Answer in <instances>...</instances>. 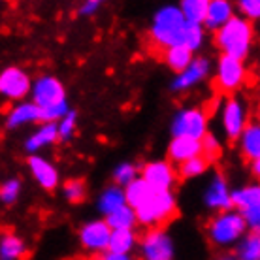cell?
<instances>
[{"instance_id":"1","label":"cell","mask_w":260,"mask_h":260,"mask_svg":"<svg viewBox=\"0 0 260 260\" xmlns=\"http://www.w3.org/2000/svg\"><path fill=\"white\" fill-rule=\"evenodd\" d=\"M254 26L240 15H234L226 25L215 30V46L226 57L245 60L253 49Z\"/></svg>"},{"instance_id":"2","label":"cell","mask_w":260,"mask_h":260,"mask_svg":"<svg viewBox=\"0 0 260 260\" xmlns=\"http://www.w3.org/2000/svg\"><path fill=\"white\" fill-rule=\"evenodd\" d=\"M187 23L177 6H164L156 10L149 26V38L160 51L174 46H181Z\"/></svg>"},{"instance_id":"3","label":"cell","mask_w":260,"mask_h":260,"mask_svg":"<svg viewBox=\"0 0 260 260\" xmlns=\"http://www.w3.org/2000/svg\"><path fill=\"white\" fill-rule=\"evenodd\" d=\"M247 234V226L236 209L217 213L208 224V238L217 247H230Z\"/></svg>"},{"instance_id":"4","label":"cell","mask_w":260,"mask_h":260,"mask_svg":"<svg viewBox=\"0 0 260 260\" xmlns=\"http://www.w3.org/2000/svg\"><path fill=\"white\" fill-rule=\"evenodd\" d=\"M136 213V222L143 226L160 228V224L166 222L177 215V200L172 192H153V194L143 202Z\"/></svg>"},{"instance_id":"5","label":"cell","mask_w":260,"mask_h":260,"mask_svg":"<svg viewBox=\"0 0 260 260\" xmlns=\"http://www.w3.org/2000/svg\"><path fill=\"white\" fill-rule=\"evenodd\" d=\"M245 79H247V68H245L243 60L232 59L226 55L219 57L215 83L222 94H228V96L236 94L241 89V85L245 83Z\"/></svg>"},{"instance_id":"6","label":"cell","mask_w":260,"mask_h":260,"mask_svg":"<svg viewBox=\"0 0 260 260\" xmlns=\"http://www.w3.org/2000/svg\"><path fill=\"white\" fill-rule=\"evenodd\" d=\"M221 119H222V130H224L226 138L236 142L249 123V108L245 98L240 96V94L226 96L221 111Z\"/></svg>"},{"instance_id":"7","label":"cell","mask_w":260,"mask_h":260,"mask_svg":"<svg viewBox=\"0 0 260 260\" xmlns=\"http://www.w3.org/2000/svg\"><path fill=\"white\" fill-rule=\"evenodd\" d=\"M208 134V115L200 108H185L172 121V136L192 138L200 142Z\"/></svg>"},{"instance_id":"8","label":"cell","mask_w":260,"mask_h":260,"mask_svg":"<svg viewBox=\"0 0 260 260\" xmlns=\"http://www.w3.org/2000/svg\"><path fill=\"white\" fill-rule=\"evenodd\" d=\"M142 260H174V241L162 228H151L140 241Z\"/></svg>"},{"instance_id":"9","label":"cell","mask_w":260,"mask_h":260,"mask_svg":"<svg viewBox=\"0 0 260 260\" xmlns=\"http://www.w3.org/2000/svg\"><path fill=\"white\" fill-rule=\"evenodd\" d=\"M30 94H32V104H36L40 110H46L51 106L62 104L66 102V89L60 83V79L55 76H42L32 83L30 87Z\"/></svg>"},{"instance_id":"10","label":"cell","mask_w":260,"mask_h":260,"mask_svg":"<svg viewBox=\"0 0 260 260\" xmlns=\"http://www.w3.org/2000/svg\"><path fill=\"white\" fill-rule=\"evenodd\" d=\"M30 76L17 66H8L0 72V96L19 102L30 94Z\"/></svg>"},{"instance_id":"11","label":"cell","mask_w":260,"mask_h":260,"mask_svg":"<svg viewBox=\"0 0 260 260\" xmlns=\"http://www.w3.org/2000/svg\"><path fill=\"white\" fill-rule=\"evenodd\" d=\"M140 177L155 192H172V187L176 185L177 179L174 166L166 160H153V162L143 164Z\"/></svg>"},{"instance_id":"12","label":"cell","mask_w":260,"mask_h":260,"mask_svg":"<svg viewBox=\"0 0 260 260\" xmlns=\"http://www.w3.org/2000/svg\"><path fill=\"white\" fill-rule=\"evenodd\" d=\"M111 230L104 222V219H94V221L85 222L79 228V241L83 249L91 251V253H102L108 251V243H110Z\"/></svg>"},{"instance_id":"13","label":"cell","mask_w":260,"mask_h":260,"mask_svg":"<svg viewBox=\"0 0 260 260\" xmlns=\"http://www.w3.org/2000/svg\"><path fill=\"white\" fill-rule=\"evenodd\" d=\"M209 70H211L209 59H206V57H194V59L190 60V64L181 74H177L176 79L172 81V91H189L194 85H198L200 81L208 78Z\"/></svg>"},{"instance_id":"14","label":"cell","mask_w":260,"mask_h":260,"mask_svg":"<svg viewBox=\"0 0 260 260\" xmlns=\"http://www.w3.org/2000/svg\"><path fill=\"white\" fill-rule=\"evenodd\" d=\"M230 187L222 174H215L213 179L209 181L208 189L204 192V204L209 209H213L217 213L232 209V200H230Z\"/></svg>"},{"instance_id":"15","label":"cell","mask_w":260,"mask_h":260,"mask_svg":"<svg viewBox=\"0 0 260 260\" xmlns=\"http://www.w3.org/2000/svg\"><path fill=\"white\" fill-rule=\"evenodd\" d=\"M28 170H30V174L32 177L36 179L42 189L46 190H55L59 187V170L55 164H51L47 158L40 155H30L28 156Z\"/></svg>"},{"instance_id":"16","label":"cell","mask_w":260,"mask_h":260,"mask_svg":"<svg viewBox=\"0 0 260 260\" xmlns=\"http://www.w3.org/2000/svg\"><path fill=\"white\" fill-rule=\"evenodd\" d=\"M202 155V145L198 140H192V138H183V136H177V138H172V142L168 145V160L170 164H183L190 160V158H194V156H200Z\"/></svg>"},{"instance_id":"17","label":"cell","mask_w":260,"mask_h":260,"mask_svg":"<svg viewBox=\"0 0 260 260\" xmlns=\"http://www.w3.org/2000/svg\"><path fill=\"white\" fill-rule=\"evenodd\" d=\"M234 4L228 0H208V10H206V19L204 25L208 30H219L222 25L234 17ZM202 25V26H204Z\"/></svg>"},{"instance_id":"18","label":"cell","mask_w":260,"mask_h":260,"mask_svg":"<svg viewBox=\"0 0 260 260\" xmlns=\"http://www.w3.org/2000/svg\"><path fill=\"white\" fill-rule=\"evenodd\" d=\"M57 142H59L57 123H42V126L25 140V151L34 155L36 151L44 149V147L53 145V143Z\"/></svg>"},{"instance_id":"19","label":"cell","mask_w":260,"mask_h":260,"mask_svg":"<svg viewBox=\"0 0 260 260\" xmlns=\"http://www.w3.org/2000/svg\"><path fill=\"white\" fill-rule=\"evenodd\" d=\"M40 121V108L32 102H19L13 110H10L6 119V126L10 130H15L19 126L30 123H38ZM42 123V121H40Z\"/></svg>"},{"instance_id":"20","label":"cell","mask_w":260,"mask_h":260,"mask_svg":"<svg viewBox=\"0 0 260 260\" xmlns=\"http://www.w3.org/2000/svg\"><path fill=\"white\" fill-rule=\"evenodd\" d=\"M240 149L247 160H260V126L258 123H247L240 134Z\"/></svg>"},{"instance_id":"21","label":"cell","mask_w":260,"mask_h":260,"mask_svg":"<svg viewBox=\"0 0 260 260\" xmlns=\"http://www.w3.org/2000/svg\"><path fill=\"white\" fill-rule=\"evenodd\" d=\"M230 200H232V209H236L238 213L245 211V209L256 208V206H260V187L256 183H249L245 187L232 190Z\"/></svg>"},{"instance_id":"22","label":"cell","mask_w":260,"mask_h":260,"mask_svg":"<svg viewBox=\"0 0 260 260\" xmlns=\"http://www.w3.org/2000/svg\"><path fill=\"white\" fill-rule=\"evenodd\" d=\"M138 245V236L136 230H111L110 243H108V251L111 254H124L130 256Z\"/></svg>"},{"instance_id":"23","label":"cell","mask_w":260,"mask_h":260,"mask_svg":"<svg viewBox=\"0 0 260 260\" xmlns=\"http://www.w3.org/2000/svg\"><path fill=\"white\" fill-rule=\"evenodd\" d=\"M155 190L149 189V185L143 181L142 177H136L132 183H128L126 187L123 189V194H124V204L130 206L132 209H138L142 206L143 202L147 200L151 194H153Z\"/></svg>"},{"instance_id":"24","label":"cell","mask_w":260,"mask_h":260,"mask_svg":"<svg viewBox=\"0 0 260 260\" xmlns=\"http://www.w3.org/2000/svg\"><path fill=\"white\" fill-rule=\"evenodd\" d=\"M162 59L168 64L170 70H174L176 74H181L190 64V60L194 59V53H190L185 46H174L164 49Z\"/></svg>"},{"instance_id":"25","label":"cell","mask_w":260,"mask_h":260,"mask_svg":"<svg viewBox=\"0 0 260 260\" xmlns=\"http://www.w3.org/2000/svg\"><path fill=\"white\" fill-rule=\"evenodd\" d=\"M104 222L110 226V230H134V226L138 224L134 209L126 204L115 211H111L110 215H106Z\"/></svg>"},{"instance_id":"26","label":"cell","mask_w":260,"mask_h":260,"mask_svg":"<svg viewBox=\"0 0 260 260\" xmlns=\"http://www.w3.org/2000/svg\"><path fill=\"white\" fill-rule=\"evenodd\" d=\"M98 211L104 215H110L111 211H115L119 209L121 206H124V194H123V189L117 187V185H110V187H106L102 190V194L98 196Z\"/></svg>"},{"instance_id":"27","label":"cell","mask_w":260,"mask_h":260,"mask_svg":"<svg viewBox=\"0 0 260 260\" xmlns=\"http://www.w3.org/2000/svg\"><path fill=\"white\" fill-rule=\"evenodd\" d=\"M26 253V243L17 234H4L0 238V260H21Z\"/></svg>"},{"instance_id":"28","label":"cell","mask_w":260,"mask_h":260,"mask_svg":"<svg viewBox=\"0 0 260 260\" xmlns=\"http://www.w3.org/2000/svg\"><path fill=\"white\" fill-rule=\"evenodd\" d=\"M177 8H179V12H181L187 25H204L208 0H183Z\"/></svg>"},{"instance_id":"29","label":"cell","mask_w":260,"mask_h":260,"mask_svg":"<svg viewBox=\"0 0 260 260\" xmlns=\"http://www.w3.org/2000/svg\"><path fill=\"white\" fill-rule=\"evenodd\" d=\"M238 260H260L258 232H251L238 241Z\"/></svg>"},{"instance_id":"30","label":"cell","mask_w":260,"mask_h":260,"mask_svg":"<svg viewBox=\"0 0 260 260\" xmlns=\"http://www.w3.org/2000/svg\"><path fill=\"white\" fill-rule=\"evenodd\" d=\"M209 168V160L206 156H194V158H190L187 162L179 164V168H177V176L183 177V179H194V177H200L204 176Z\"/></svg>"},{"instance_id":"31","label":"cell","mask_w":260,"mask_h":260,"mask_svg":"<svg viewBox=\"0 0 260 260\" xmlns=\"http://www.w3.org/2000/svg\"><path fill=\"white\" fill-rule=\"evenodd\" d=\"M62 192H64V198L70 204H81L85 200V196H87V183L83 179H68L64 181L62 185Z\"/></svg>"},{"instance_id":"32","label":"cell","mask_w":260,"mask_h":260,"mask_svg":"<svg viewBox=\"0 0 260 260\" xmlns=\"http://www.w3.org/2000/svg\"><path fill=\"white\" fill-rule=\"evenodd\" d=\"M204 40H206V30L200 25H187L185 28V36H183V44L190 53L198 51L204 46Z\"/></svg>"},{"instance_id":"33","label":"cell","mask_w":260,"mask_h":260,"mask_svg":"<svg viewBox=\"0 0 260 260\" xmlns=\"http://www.w3.org/2000/svg\"><path fill=\"white\" fill-rule=\"evenodd\" d=\"M136 177H140V174H138V168L136 164H130V162H121L115 166V170H113V185H117V187H121V189H124L128 183H132Z\"/></svg>"},{"instance_id":"34","label":"cell","mask_w":260,"mask_h":260,"mask_svg":"<svg viewBox=\"0 0 260 260\" xmlns=\"http://www.w3.org/2000/svg\"><path fill=\"white\" fill-rule=\"evenodd\" d=\"M78 130V113L76 111H68L64 117L57 123V134H59V142H70L74 134Z\"/></svg>"},{"instance_id":"35","label":"cell","mask_w":260,"mask_h":260,"mask_svg":"<svg viewBox=\"0 0 260 260\" xmlns=\"http://www.w3.org/2000/svg\"><path fill=\"white\" fill-rule=\"evenodd\" d=\"M21 194V179L17 177H12V179H6V181L0 185V202L6 204V206H12L17 202Z\"/></svg>"},{"instance_id":"36","label":"cell","mask_w":260,"mask_h":260,"mask_svg":"<svg viewBox=\"0 0 260 260\" xmlns=\"http://www.w3.org/2000/svg\"><path fill=\"white\" fill-rule=\"evenodd\" d=\"M238 15L240 17H243L245 21H249V23H253V21H256L260 17V2L258 0H240L238 4Z\"/></svg>"},{"instance_id":"37","label":"cell","mask_w":260,"mask_h":260,"mask_svg":"<svg viewBox=\"0 0 260 260\" xmlns=\"http://www.w3.org/2000/svg\"><path fill=\"white\" fill-rule=\"evenodd\" d=\"M200 145H202V156H206L209 162L221 155V143H219V140L211 132H208L206 136L202 138Z\"/></svg>"},{"instance_id":"38","label":"cell","mask_w":260,"mask_h":260,"mask_svg":"<svg viewBox=\"0 0 260 260\" xmlns=\"http://www.w3.org/2000/svg\"><path fill=\"white\" fill-rule=\"evenodd\" d=\"M241 219L245 222V226L247 230H253V232H258V226H260V206L256 208H251V209H245V211H241Z\"/></svg>"},{"instance_id":"39","label":"cell","mask_w":260,"mask_h":260,"mask_svg":"<svg viewBox=\"0 0 260 260\" xmlns=\"http://www.w3.org/2000/svg\"><path fill=\"white\" fill-rule=\"evenodd\" d=\"M100 8H102V2H100V0H87V2H83V4L79 6V13L85 15V17H91V15H94Z\"/></svg>"},{"instance_id":"40","label":"cell","mask_w":260,"mask_h":260,"mask_svg":"<svg viewBox=\"0 0 260 260\" xmlns=\"http://www.w3.org/2000/svg\"><path fill=\"white\" fill-rule=\"evenodd\" d=\"M98 260H132V256H124V254H111V253H104Z\"/></svg>"},{"instance_id":"41","label":"cell","mask_w":260,"mask_h":260,"mask_svg":"<svg viewBox=\"0 0 260 260\" xmlns=\"http://www.w3.org/2000/svg\"><path fill=\"white\" fill-rule=\"evenodd\" d=\"M253 176L254 177L260 176V160H253Z\"/></svg>"},{"instance_id":"42","label":"cell","mask_w":260,"mask_h":260,"mask_svg":"<svg viewBox=\"0 0 260 260\" xmlns=\"http://www.w3.org/2000/svg\"><path fill=\"white\" fill-rule=\"evenodd\" d=\"M219 260H236V258H232V256H221Z\"/></svg>"}]
</instances>
